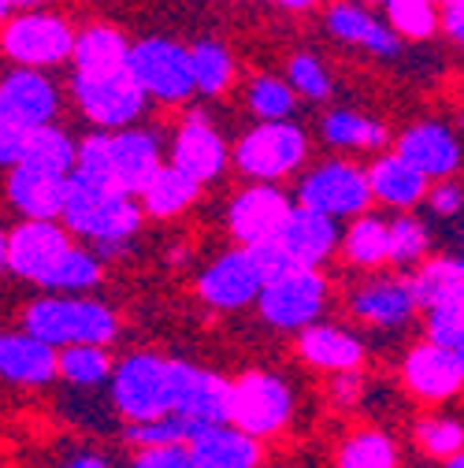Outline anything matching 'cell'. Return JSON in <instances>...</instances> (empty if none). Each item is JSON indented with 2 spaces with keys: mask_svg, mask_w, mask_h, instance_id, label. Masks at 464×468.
<instances>
[{
  "mask_svg": "<svg viewBox=\"0 0 464 468\" xmlns=\"http://www.w3.org/2000/svg\"><path fill=\"white\" fill-rule=\"evenodd\" d=\"M424 201L431 205L435 216H457V212L464 208V190H460L457 183H449V179H438V186L427 190Z\"/></svg>",
  "mask_w": 464,
  "mask_h": 468,
  "instance_id": "c3c4849f",
  "label": "cell"
},
{
  "mask_svg": "<svg viewBox=\"0 0 464 468\" xmlns=\"http://www.w3.org/2000/svg\"><path fill=\"white\" fill-rule=\"evenodd\" d=\"M0 48H5V56L16 60L19 68H52V64L71 60L75 30H71V23L64 16L23 8L19 16L5 19Z\"/></svg>",
  "mask_w": 464,
  "mask_h": 468,
  "instance_id": "5b68a950",
  "label": "cell"
},
{
  "mask_svg": "<svg viewBox=\"0 0 464 468\" xmlns=\"http://www.w3.org/2000/svg\"><path fill=\"white\" fill-rule=\"evenodd\" d=\"M127 48H131V41L120 30L90 27L82 34H75L71 60H75V71H108V68L127 64Z\"/></svg>",
  "mask_w": 464,
  "mask_h": 468,
  "instance_id": "4dcf8cb0",
  "label": "cell"
},
{
  "mask_svg": "<svg viewBox=\"0 0 464 468\" xmlns=\"http://www.w3.org/2000/svg\"><path fill=\"white\" fill-rule=\"evenodd\" d=\"M171 413L197 424L230 420V383L216 372H205L186 361H171Z\"/></svg>",
  "mask_w": 464,
  "mask_h": 468,
  "instance_id": "7c38bea8",
  "label": "cell"
},
{
  "mask_svg": "<svg viewBox=\"0 0 464 468\" xmlns=\"http://www.w3.org/2000/svg\"><path fill=\"white\" fill-rule=\"evenodd\" d=\"M64 197H68V175L60 171L19 160L8 175V201L26 219H56L64 212Z\"/></svg>",
  "mask_w": 464,
  "mask_h": 468,
  "instance_id": "44dd1931",
  "label": "cell"
},
{
  "mask_svg": "<svg viewBox=\"0 0 464 468\" xmlns=\"http://www.w3.org/2000/svg\"><path fill=\"white\" fill-rule=\"evenodd\" d=\"M327 30L345 41V45H353V48H364L372 56H397L401 52V37L397 30L379 19L375 12H368L361 0H334V5L327 8Z\"/></svg>",
  "mask_w": 464,
  "mask_h": 468,
  "instance_id": "d6986e66",
  "label": "cell"
},
{
  "mask_svg": "<svg viewBox=\"0 0 464 468\" xmlns=\"http://www.w3.org/2000/svg\"><path fill=\"white\" fill-rule=\"evenodd\" d=\"M294 413V394L271 372H249L230 383V424L249 431L253 439L279 435Z\"/></svg>",
  "mask_w": 464,
  "mask_h": 468,
  "instance_id": "30bf717a",
  "label": "cell"
},
{
  "mask_svg": "<svg viewBox=\"0 0 464 468\" xmlns=\"http://www.w3.org/2000/svg\"><path fill=\"white\" fill-rule=\"evenodd\" d=\"M264 286V275L253 261V253L246 246L223 253L197 282V294L212 305V309H242L249 302H257Z\"/></svg>",
  "mask_w": 464,
  "mask_h": 468,
  "instance_id": "2e32d148",
  "label": "cell"
},
{
  "mask_svg": "<svg viewBox=\"0 0 464 468\" xmlns=\"http://www.w3.org/2000/svg\"><path fill=\"white\" fill-rule=\"evenodd\" d=\"M417 442L431 453V457H453V453H460L464 450V428L457 424V420H446V417H438V420H420L417 424Z\"/></svg>",
  "mask_w": 464,
  "mask_h": 468,
  "instance_id": "ee69618b",
  "label": "cell"
},
{
  "mask_svg": "<svg viewBox=\"0 0 464 468\" xmlns=\"http://www.w3.org/2000/svg\"><path fill=\"white\" fill-rule=\"evenodd\" d=\"M342 253L350 264L357 268H379L390 261V223L379 219V216H353L350 230H345V239H342Z\"/></svg>",
  "mask_w": 464,
  "mask_h": 468,
  "instance_id": "f546056e",
  "label": "cell"
},
{
  "mask_svg": "<svg viewBox=\"0 0 464 468\" xmlns=\"http://www.w3.org/2000/svg\"><path fill=\"white\" fill-rule=\"evenodd\" d=\"M197 420L190 417H179V413H163V417H153V420H138L131 424L127 439L134 446H167V442H190L197 435Z\"/></svg>",
  "mask_w": 464,
  "mask_h": 468,
  "instance_id": "ab89813d",
  "label": "cell"
},
{
  "mask_svg": "<svg viewBox=\"0 0 464 468\" xmlns=\"http://www.w3.org/2000/svg\"><path fill=\"white\" fill-rule=\"evenodd\" d=\"M100 282V261L79 246H71L60 261H56V268L45 275V290H90Z\"/></svg>",
  "mask_w": 464,
  "mask_h": 468,
  "instance_id": "f35d334b",
  "label": "cell"
},
{
  "mask_svg": "<svg viewBox=\"0 0 464 468\" xmlns=\"http://www.w3.org/2000/svg\"><path fill=\"white\" fill-rule=\"evenodd\" d=\"M64 227L97 242L100 253H120L127 239H134L142 227V205L111 186L104 179H93L86 171L68 175V197H64Z\"/></svg>",
  "mask_w": 464,
  "mask_h": 468,
  "instance_id": "6da1fadb",
  "label": "cell"
},
{
  "mask_svg": "<svg viewBox=\"0 0 464 468\" xmlns=\"http://www.w3.org/2000/svg\"><path fill=\"white\" fill-rule=\"evenodd\" d=\"M197 190H201V183L190 179L183 167L160 164L156 175L149 179V186L138 194V197H142V212H149V216H156V219H171V216L186 212V208L197 201Z\"/></svg>",
  "mask_w": 464,
  "mask_h": 468,
  "instance_id": "83f0119b",
  "label": "cell"
},
{
  "mask_svg": "<svg viewBox=\"0 0 464 468\" xmlns=\"http://www.w3.org/2000/svg\"><path fill=\"white\" fill-rule=\"evenodd\" d=\"M160 164H163L160 142L149 131L120 127V131L100 138V175L131 197H138L149 186V179L156 175Z\"/></svg>",
  "mask_w": 464,
  "mask_h": 468,
  "instance_id": "8fae6325",
  "label": "cell"
},
{
  "mask_svg": "<svg viewBox=\"0 0 464 468\" xmlns=\"http://www.w3.org/2000/svg\"><path fill=\"white\" fill-rule=\"evenodd\" d=\"M446 468H464V450L453 453V457H446Z\"/></svg>",
  "mask_w": 464,
  "mask_h": 468,
  "instance_id": "11a10c76",
  "label": "cell"
},
{
  "mask_svg": "<svg viewBox=\"0 0 464 468\" xmlns=\"http://www.w3.org/2000/svg\"><path fill=\"white\" fill-rule=\"evenodd\" d=\"M64 468H108V461H104V457H93V453H82V457L68 461Z\"/></svg>",
  "mask_w": 464,
  "mask_h": 468,
  "instance_id": "816d5d0a",
  "label": "cell"
},
{
  "mask_svg": "<svg viewBox=\"0 0 464 468\" xmlns=\"http://www.w3.org/2000/svg\"><path fill=\"white\" fill-rule=\"evenodd\" d=\"M438 27L446 30V37L453 45L464 48V0H446V5H438Z\"/></svg>",
  "mask_w": 464,
  "mask_h": 468,
  "instance_id": "681fc988",
  "label": "cell"
},
{
  "mask_svg": "<svg viewBox=\"0 0 464 468\" xmlns=\"http://www.w3.org/2000/svg\"><path fill=\"white\" fill-rule=\"evenodd\" d=\"M111 401L138 424L171 413V361L156 354H134L111 372Z\"/></svg>",
  "mask_w": 464,
  "mask_h": 468,
  "instance_id": "ba28073f",
  "label": "cell"
},
{
  "mask_svg": "<svg viewBox=\"0 0 464 468\" xmlns=\"http://www.w3.org/2000/svg\"><path fill=\"white\" fill-rule=\"evenodd\" d=\"M16 8H37V5H45V0H12Z\"/></svg>",
  "mask_w": 464,
  "mask_h": 468,
  "instance_id": "6f0895ef",
  "label": "cell"
},
{
  "mask_svg": "<svg viewBox=\"0 0 464 468\" xmlns=\"http://www.w3.org/2000/svg\"><path fill=\"white\" fill-rule=\"evenodd\" d=\"M190 68H194V86L205 97L223 93L230 86V79H235V60H230L227 45H219V41H197L190 48Z\"/></svg>",
  "mask_w": 464,
  "mask_h": 468,
  "instance_id": "836d02e7",
  "label": "cell"
},
{
  "mask_svg": "<svg viewBox=\"0 0 464 468\" xmlns=\"http://www.w3.org/2000/svg\"><path fill=\"white\" fill-rule=\"evenodd\" d=\"M26 138H30L26 127H19L16 120H8V115H0V167H16L23 160Z\"/></svg>",
  "mask_w": 464,
  "mask_h": 468,
  "instance_id": "7dc6e473",
  "label": "cell"
},
{
  "mask_svg": "<svg viewBox=\"0 0 464 468\" xmlns=\"http://www.w3.org/2000/svg\"><path fill=\"white\" fill-rule=\"evenodd\" d=\"M75 156H79V145L68 138V131H60L56 123L34 127L30 138H26V153H23L26 164L60 171V175H71L75 171Z\"/></svg>",
  "mask_w": 464,
  "mask_h": 468,
  "instance_id": "d6a6232c",
  "label": "cell"
},
{
  "mask_svg": "<svg viewBox=\"0 0 464 468\" xmlns=\"http://www.w3.org/2000/svg\"><path fill=\"white\" fill-rule=\"evenodd\" d=\"M282 242V250L294 257L298 264L305 268H316L320 261H327L338 246V227L331 216L316 212V208H305V205H294L282 223V230L275 234Z\"/></svg>",
  "mask_w": 464,
  "mask_h": 468,
  "instance_id": "603a6c76",
  "label": "cell"
},
{
  "mask_svg": "<svg viewBox=\"0 0 464 468\" xmlns=\"http://www.w3.org/2000/svg\"><path fill=\"white\" fill-rule=\"evenodd\" d=\"M379 5H383V0H379Z\"/></svg>",
  "mask_w": 464,
  "mask_h": 468,
  "instance_id": "6125c7cd",
  "label": "cell"
},
{
  "mask_svg": "<svg viewBox=\"0 0 464 468\" xmlns=\"http://www.w3.org/2000/svg\"><path fill=\"white\" fill-rule=\"evenodd\" d=\"M435 5H446V0H435Z\"/></svg>",
  "mask_w": 464,
  "mask_h": 468,
  "instance_id": "91938a15",
  "label": "cell"
},
{
  "mask_svg": "<svg viewBox=\"0 0 464 468\" xmlns=\"http://www.w3.org/2000/svg\"><path fill=\"white\" fill-rule=\"evenodd\" d=\"M338 468H397L394 439L383 431H357L338 450Z\"/></svg>",
  "mask_w": 464,
  "mask_h": 468,
  "instance_id": "e575fe53",
  "label": "cell"
},
{
  "mask_svg": "<svg viewBox=\"0 0 464 468\" xmlns=\"http://www.w3.org/2000/svg\"><path fill=\"white\" fill-rule=\"evenodd\" d=\"M290 197L271 186V183H253L249 190H242L235 201H230V212H227V227L235 234L238 246H257V242H268L282 230L286 216H290Z\"/></svg>",
  "mask_w": 464,
  "mask_h": 468,
  "instance_id": "5bb4252c",
  "label": "cell"
},
{
  "mask_svg": "<svg viewBox=\"0 0 464 468\" xmlns=\"http://www.w3.org/2000/svg\"><path fill=\"white\" fill-rule=\"evenodd\" d=\"M56 112H60V90L41 75V68H16L0 79V115L19 127H45L56 120Z\"/></svg>",
  "mask_w": 464,
  "mask_h": 468,
  "instance_id": "9a60e30c",
  "label": "cell"
},
{
  "mask_svg": "<svg viewBox=\"0 0 464 468\" xmlns=\"http://www.w3.org/2000/svg\"><path fill=\"white\" fill-rule=\"evenodd\" d=\"M12 8H16V5H12V0H0V23H5V19L12 16Z\"/></svg>",
  "mask_w": 464,
  "mask_h": 468,
  "instance_id": "9f6ffc18",
  "label": "cell"
},
{
  "mask_svg": "<svg viewBox=\"0 0 464 468\" xmlns=\"http://www.w3.org/2000/svg\"><path fill=\"white\" fill-rule=\"evenodd\" d=\"M401 379L417 398H427V401H446L464 387V372L453 357V349H446L431 338L424 346L409 349V357L401 365Z\"/></svg>",
  "mask_w": 464,
  "mask_h": 468,
  "instance_id": "ac0fdd59",
  "label": "cell"
},
{
  "mask_svg": "<svg viewBox=\"0 0 464 468\" xmlns=\"http://www.w3.org/2000/svg\"><path fill=\"white\" fill-rule=\"evenodd\" d=\"M427 338L453 349V346H464V294L460 298H449L435 309H427Z\"/></svg>",
  "mask_w": 464,
  "mask_h": 468,
  "instance_id": "7bdbcfd3",
  "label": "cell"
},
{
  "mask_svg": "<svg viewBox=\"0 0 464 468\" xmlns=\"http://www.w3.org/2000/svg\"><path fill=\"white\" fill-rule=\"evenodd\" d=\"M301 357L320 372H357L364 361V346L350 331L331 327V324H309L298 338Z\"/></svg>",
  "mask_w": 464,
  "mask_h": 468,
  "instance_id": "484cf974",
  "label": "cell"
},
{
  "mask_svg": "<svg viewBox=\"0 0 464 468\" xmlns=\"http://www.w3.org/2000/svg\"><path fill=\"white\" fill-rule=\"evenodd\" d=\"M0 342H5V335H0Z\"/></svg>",
  "mask_w": 464,
  "mask_h": 468,
  "instance_id": "94428289",
  "label": "cell"
},
{
  "mask_svg": "<svg viewBox=\"0 0 464 468\" xmlns=\"http://www.w3.org/2000/svg\"><path fill=\"white\" fill-rule=\"evenodd\" d=\"M23 331L48 346H108L120 335V320L93 298H41L26 309Z\"/></svg>",
  "mask_w": 464,
  "mask_h": 468,
  "instance_id": "7a4b0ae2",
  "label": "cell"
},
{
  "mask_svg": "<svg viewBox=\"0 0 464 468\" xmlns=\"http://www.w3.org/2000/svg\"><path fill=\"white\" fill-rule=\"evenodd\" d=\"M427 175L417 171L405 156L390 153V156H379L372 167H368V186H372V201H383L390 208H413L427 197Z\"/></svg>",
  "mask_w": 464,
  "mask_h": 468,
  "instance_id": "4316f807",
  "label": "cell"
},
{
  "mask_svg": "<svg viewBox=\"0 0 464 468\" xmlns=\"http://www.w3.org/2000/svg\"><path fill=\"white\" fill-rule=\"evenodd\" d=\"M453 357H457V365H460V372H464V346H453Z\"/></svg>",
  "mask_w": 464,
  "mask_h": 468,
  "instance_id": "680465c9",
  "label": "cell"
},
{
  "mask_svg": "<svg viewBox=\"0 0 464 468\" xmlns=\"http://www.w3.org/2000/svg\"><path fill=\"white\" fill-rule=\"evenodd\" d=\"M275 5H282V8H290V12H305V8H316L320 0H275Z\"/></svg>",
  "mask_w": 464,
  "mask_h": 468,
  "instance_id": "f5cc1de1",
  "label": "cell"
},
{
  "mask_svg": "<svg viewBox=\"0 0 464 468\" xmlns=\"http://www.w3.org/2000/svg\"><path fill=\"white\" fill-rule=\"evenodd\" d=\"M249 112L257 115V120H290L298 108V90L290 86L286 79H275V75H257L249 93Z\"/></svg>",
  "mask_w": 464,
  "mask_h": 468,
  "instance_id": "d590c367",
  "label": "cell"
},
{
  "mask_svg": "<svg viewBox=\"0 0 464 468\" xmlns=\"http://www.w3.org/2000/svg\"><path fill=\"white\" fill-rule=\"evenodd\" d=\"M394 153L405 156L417 171H424L427 179H449L460 167V138L446 123H435V120L401 131Z\"/></svg>",
  "mask_w": 464,
  "mask_h": 468,
  "instance_id": "ffe728a7",
  "label": "cell"
},
{
  "mask_svg": "<svg viewBox=\"0 0 464 468\" xmlns=\"http://www.w3.org/2000/svg\"><path fill=\"white\" fill-rule=\"evenodd\" d=\"M68 250H71V234L56 219H23L8 234V268L19 279H30L41 286L45 275Z\"/></svg>",
  "mask_w": 464,
  "mask_h": 468,
  "instance_id": "4fadbf2b",
  "label": "cell"
},
{
  "mask_svg": "<svg viewBox=\"0 0 464 468\" xmlns=\"http://www.w3.org/2000/svg\"><path fill=\"white\" fill-rule=\"evenodd\" d=\"M298 205L316 208L331 219H353L372 205V186L368 171L350 164V160H327L312 167L301 186H298Z\"/></svg>",
  "mask_w": 464,
  "mask_h": 468,
  "instance_id": "9c48e42d",
  "label": "cell"
},
{
  "mask_svg": "<svg viewBox=\"0 0 464 468\" xmlns=\"http://www.w3.org/2000/svg\"><path fill=\"white\" fill-rule=\"evenodd\" d=\"M56 376H64L75 387H100L111 376V361L100 346H64Z\"/></svg>",
  "mask_w": 464,
  "mask_h": 468,
  "instance_id": "74e56055",
  "label": "cell"
},
{
  "mask_svg": "<svg viewBox=\"0 0 464 468\" xmlns=\"http://www.w3.org/2000/svg\"><path fill=\"white\" fill-rule=\"evenodd\" d=\"M342 379L334 383V401L338 405H353L357 401V394H361V379L353 376V372H338Z\"/></svg>",
  "mask_w": 464,
  "mask_h": 468,
  "instance_id": "f907efd6",
  "label": "cell"
},
{
  "mask_svg": "<svg viewBox=\"0 0 464 468\" xmlns=\"http://www.w3.org/2000/svg\"><path fill=\"white\" fill-rule=\"evenodd\" d=\"M75 104L90 123L100 131H120L131 127L138 115L145 112V90L134 82L131 68H108V71H75L71 82Z\"/></svg>",
  "mask_w": 464,
  "mask_h": 468,
  "instance_id": "277c9868",
  "label": "cell"
},
{
  "mask_svg": "<svg viewBox=\"0 0 464 468\" xmlns=\"http://www.w3.org/2000/svg\"><path fill=\"white\" fill-rule=\"evenodd\" d=\"M386 23L397 30V37L424 41L438 30V5L435 0H383Z\"/></svg>",
  "mask_w": 464,
  "mask_h": 468,
  "instance_id": "8d00e7d4",
  "label": "cell"
},
{
  "mask_svg": "<svg viewBox=\"0 0 464 468\" xmlns=\"http://www.w3.org/2000/svg\"><path fill=\"white\" fill-rule=\"evenodd\" d=\"M127 68L134 82L145 90V97L163 104H183L197 93L194 68H190V48H183L171 37H145L127 48Z\"/></svg>",
  "mask_w": 464,
  "mask_h": 468,
  "instance_id": "8992f818",
  "label": "cell"
},
{
  "mask_svg": "<svg viewBox=\"0 0 464 468\" xmlns=\"http://www.w3.org/2000/svg\"><path fill=\"white\" fill-rule=\"evenodd\" d=\"M0 268H8V234L0 230Z\"/></svg>",
  "mask_w": 464,
  "mask_h": 468,
  "instance_id": "db71d44e",
  "label": "cell"
},
{
  "mask_svg": "<svg viewBox=\"0 0 464 468\" xmlns=\"http://www.w3.org/2000/svg\"><path fill=\"white\" fill-rule=\"evenodd\" d=\"M286 82L294 86L301 97H309V101H327V97L334 93L331 71H327V64L320 60L316 52H298V56H290V64H286Z\"/></svg>",
  "mask_w": 464,
  "mask_h": 468,
  "instance_id": "60d3db41",
  "label": "cell"
},
{
  "mask_svg": "<svg viewBox=\"0 0 464 468\" xmlns=\"http://www.w3.org/2000/svg\"><path fill=\"white\" fill-rule=\"evenodd\" d=\"M350 309L372 327H401L417 316L420 305L413 294V279H379L357 290L350 298Z\"/></svg>",
  "mask_w": 464,
  "mask_h": 468,
  "instance_id": "d4e9b609",
  "label": "cell"
},
{
  "mask_svg": "<svg viewBox=\"0 0 464 468\" xmlns=\"http://www.w3.org/2000/svg\"><path fill=\"white\" fill-rule=\"evenodd\" d=\"M171 164L183 167L190 179H197L201 186L223 175V167H227V142L212 127L208 115L194 112V115H186V120H183L175 142H171Z\"/></svg>",
  "mask_w": 464,
  "mask_h": 468,
  "instance_id": "e0dca14e",
  "label": "cell"
},
{
  "mask_svg": "<svg viewBox=\"0 0 464 468\" xmlns=\"http://www.w3.org/2000/svg\"><path fill=\"white\" fill-rule=\"evenodd\" d=\"M257 305H260V316L271 327L301 331L327 305V279L316 268L298 264V268H290V271L268 279L260 286V294H257Z\"/></svg>",
  "mask_w": 464,
  "mask_h": 468,
  "instance_id": "52a82bcc",
  "label": "cell"
},
{
  "mask_svg": "<svg viewBox=\"0 0 464 468\" xmlns=\"http://www.w3.org/2000/svg\"><path fill=\"white\" fill-rule=\"evenodd\" d=\"M190 446V457H194V468H257L264 450L260 442L235 428V424H201L197 435L186 442Z\"/></svg>",
  "mask_w": 464,
  "mask_h": 468,
  "instance_id": "7402d4cb",
  "label": "cell"
},
{
  "mask_svg": "<svg viewBox=\"0 0 464 468\" xmlns=\"http://www.w3.org/2000/svg\"><path fill=\"white\" fill-rule=\"evenodd\" d=\"M320 134L331 149H383L390 142V134L379 120H372L364 112H353V108L327 112L320 123Z\"/></svg>",
  "mask_w": 464,
  "mask_h": 468,
  "instance_id": "f1b7e54d",
  "label": "cell"
},
{
  "mask_svg": "<svg viewBox=\"0 0 464 468\" xmlns=\"http://www.w3.org/2000/svg\"><path fill=\"white\" fill-rule=\"evenodd\" d=\"M431 250V234L417 216L390 219V261L394 264H417Z\"/></svg>",
  "mask_w": 464,
  "mask_h": 468,
  "instance_id": "b9f144b4",
  "label": "cell"
},
{
  "mask_svg": "<svg viewBox=\"0 0 464 468\" xmlns=\"http://www.w3.org/2000/svg\"><path fill=\"white\" fill-rule=\"evenodd\" d=\"M134 468H194L186 442H167V446H142L134 457Z\"/></svg>",
  "mask_w": 464,
  "mask_h": 468,
  "instance_id": "f6af8a7d",
  "label": "cell"
},
{
  "mask_svg": "<svg viewBox=\"0 0 464 468\" xmlns=\"http://www.w3.org/2000/svg\"><path fill=\"white\" fill-rule=\"evenodd\" d=\"M60 372V357H56V346H48L45 338L23 331V335H5L0 342V376L16 387H41L48 379H56Z\"/></svg>",
  "mask_w": 464,
  "mask_h": 468,
  "instance_id": "cb8c5ba5",
  "label": "cell"
},
{
  "mask_svg": "<svg viewBox=\"0 0 464 468\" xmlns=\"http://www.w3.org/2000/svg\"><path fill=\"white\" fill-rule=\"evenodd\" d=\"M413 294L420 309H435L449 298L464 294V257H438L427 261L417 275H413Z\"/></svg>",
  "mask_w": 464,
  "mask_h": 468,
  "instance_id": "1f68e13d",
  "label": "cell"
},
{
  "mask_svg": "<svg viewBox=\"0 0 464 468\" xmlns=\"http://www.w3.org/2000/svg\"><path fill=\"white\" fill-rule=\"evenodd\" d=\"M246 250L253 253V261H257V268H260L264 282H268V279H275V275H282V271H290V268H298V261L282 250V242H279V239H268V242H257V246H246Z\"/></svg>",
  "mask_w": 464,
  "mask_h": 468,
  "instance_id": "bcb514c9",
  "label": "cell"
},
{
  "mask_svg": "<svg viewBox=\"0 0 464 468\" xmlns=\"http://www.w3.org/2000/svg\"><path fill=\"white\" fill-rule=\"evenodd\" d=\"M309 156V134L290 120H260L238 145L235 167L253 183H275L294 175Z\"/></svg>",
  "mask_w": 464,
  "mask_h": 468,
  "instance_id": "3957f363",
  "label": "cell"
}]
</instances>
